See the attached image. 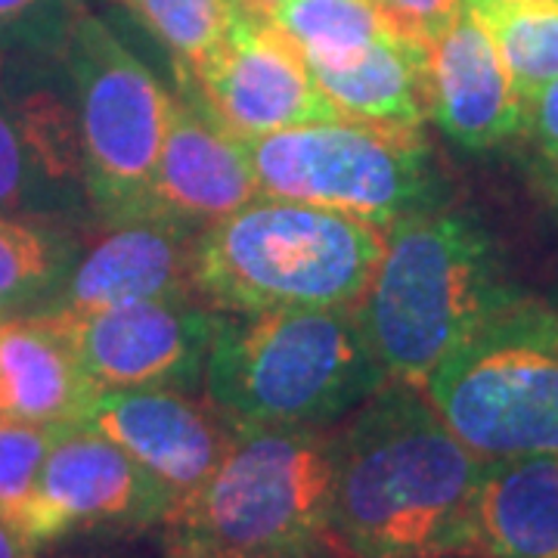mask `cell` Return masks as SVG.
Instances as JSON below:
<instances>
[{"instance_id": "f1b7e54d", "label": "cell", "mask_w": 558, "mask_h": 558, "mask_svg": "<svg viewBox=\"0 0 558 558\" xmlns=\"http://www.w3.org/2000/svg\"><path fill=\"white\" fill-rule=\"evenodd\" d=\"M44 0H0V22H20L32 16Z\"/></svg>"}, {"instance_id": "7402d4cb", "label": "cell", "mask_w": 558, "mask_h": 558, "mask_svg": "<svg viewBox=\"0 0 558 558\" xmlns=\"http://www.w3.org/2000/svg\"><path fill=\"white\" fill-rule=\"evenodd\" d=\"M465 7L490 32L521 100L558 78V0H475Z\"/></svg>"}, {"instance_id": "5b68a950", "label": "cell", "mask_w": 558, "mask_h": 558, "mask_svg": "<svg viewBox=\"0 0 558 558\" xmlns=\"http://www.w3.org/2000/svg\"><path fill=\"white\" fill-rule=\"evenodd\" d=\"M332 425L236 432L215 475L161 521L168 558H264L329 527Z\"/></svg>"}, {"instance_id": "52a82bcc", "label": "cell", "mask_w": 558, "mask_h": 558, "mask_svg": "<svg viewBox=\"0 0 558 558\" xmlns=\"http://www.w3.org/2000/svg\"><path fill=\"white\" fill-rule=\"evenodd\" d=\"M264 196L391 227L440 208L444 180L413 124L332 119L242 140Z\"/></svg>"}, {"instance_id": "3957f363", "label": "cell", "mask_w": 558, "mask_h": 558, "mask_svg": "<svg viewBox=\"0 0 558 558\" xmlns=\"http://www.w3.org/2000/svg\"><path fill=\"white\" fill-rule=\"evenodd\" d=\"M205 395L236 432L336 425L385 373L354 307L220 314L205 354Z\"/></svg>"}, {"instance_id": "4fadbf2b", "label": "cell", "mask_w": 558, "mask_h": 558, "mask_svg": "<svg viewBox=\"0 0 558 558\" xmlns=\"http://www.w3.org/2000/svg\"><path fill=\"white\" fill-rule=\"evenodd\" d=\"M193 227L168 218L109 223L62 279L47 311L81 314L112 304L186 299L193 292Z\"/></svg>"}, {"instance_id": "7c38bea8", "label": "cell", "mask_w": 558, "mask_h": 558, "mask_svg": "<svg viewBox=\"0 0 558 558\" xmlns=\"http://www.w3.org/2000/svg\"><path fill=\"white\" fill-rule=\"evenodd\" d=\"M84 422L137 459L174 502L211 478L236 440V428L211 400L186 398L178 388L100 391Z\"/></svg>"}, {"instance_id": "603a6c76", "label": "cell", "mask_w": 558, "mask_h": 558, "mask_svg": "<svg viewBox=\"0 0 558 558\" xmlns=\"http://www.w3.org/2000/svg\"><path fill=\"white\" fill-rule=\"evenodd\" d=\"M178 65V75L196 69L218 47L240 0H121Z\"/></svg>"}, {"instance_id": "2e32d148", "label": "cell", "mask_w": 558, "mask_h": 558, "mask_svg": "<svg viewBox=\"0 0 558 558\" xmlns=\"http://www.w3.org/2000/svg\"><path fill=\"white\" fill-rule=\"evenodd\" d=\"M432 119L465 149H490L524 131V100L484 22L465 7L432 47Z\"/></svg>"}, {"instance_id": "8fae6325", "label": "cell", "mask_w": 558, "mask_h": 558, "mask_svg": "<svg viewBox=\"0 0 558 558\" xmlns=\"http://www.w3.org/2000/svg\"><path fill=\"white\" fill-rule=\"evenodd\" d=\"M174 497L119 444L87 422L60 425L44 459L22 537L38 546L75 527L161 524Z\"/></svg>"}, {"instance_id": "277c9868", "label": "cell", "mask_w": 558, "mask_h": 558, "mask_svg": "<svg viewBox=\"0 0 558 558\" xmlns=\"http://www.w3.org/2000/svg\"><path fill=\"white\" fill-rule=\"evenodd\" d=\"M385 252V227L264 196L196 236L193 292L218 314L354 307Z\"/></svg>"}, {"instance_id": "d4e9b609", "label": "cell", "mask_w": 558, "mask_h": 558, "mask_svg": "<svg viewBox=\"0 0 558 558\" xmlns=\"http://www.w3.org/2000/svg\"><path fill=\"white\" fill-rule=\"evenodd\" d=\"M391 32L432 47L465 13V0H373Z\"/></svg>"}, {"instance_id": "836d02e7", "label": "cell", "mask_w": 558, "mask_h": 558, "mask_svg": "<svg viewBox=\"0 0 558 558\" xmlns=\"http://www.w3.org/2000/svg\"><path fill=\"white\" fill-rule=\"evenodd\" d=\"M465 3H475V0H465Z\"/></svg>"}, {"instance_id": "ba28073f", "label": "cell", "mask_w": 558, "mask_h": 558, "mask_svg": "<svg viewBox=\"0 0 558 558\" xmlns=\"http://www.w3.org/2000/svg\"><path fill=\"white\" fill-rule=\"evenodd\" d=\"M87 205L106 223L146 218L171 97L97 16L69 25Z\"/></svg>"}, {"instance_id": "9a60e30c", "label": "cell", "mask_w": 558, "mask_h": 558, "mask_svg": "<svg viewBox=\"0 0 558 558\" xmlns=\"http://www.w3.org/2000/svg\"><path fill=\"white\" fill-rule=\"evenodd\" d=\"M258 196V178L242 140L227 134L190 97L171 100L146 218L208 227Z\"/></svg>"}, {"instance_id": "d6986e66", "label": "cell", "mask_w": 558, "mask_h": 558, "mask_svg": "<svg viewBox=\"0 0 558 558\" xmlns=\"http://www.w3.org/2000/svg\"><path fill=\"white\" fill-rule=\"evenodd\" d=\"M314 81L344 119L413 124L432 119L428 47L388 32L339 69H317Z\"/></svg>"}, {"instance_id": "5bb4252c", "label": "cell", "mask_w": 558, "mask_h": 558, "mask_svg": "<svg viewBox=\"0 0 558 558\" xmlns=\"http://www.w3.org/2000/svg\"><path fill=\"white\" fill-rule=\"evenodd\" d=\"M84 202L78 121L65 102L0 90V211L62 223Z\"/></svg>"}, {"instance_id": "83f0119b", "label": "cell", "mask_w": 558, "mask_h": 558, "mask_svg": "<svg viewBox=\"0 0 558 558\" xmlns=\"http://www.w3.org/2000/svg\"><path fill=\"white\" fill-rule=\"evenodd\" d=\"M0 558H35V546L25 539L0 519Z\"/></svg>"}, {"instance_id": "484cf974", "label": "cell", "mask_w": 558, "mask_h": 558, "mask_svg": "<svg viewBox=\"0 0 558 558\" xmlns=\"http://www.w3.org/2000/svg\"><path fill=\"white\" fill-rule=\"evenodd\" d=\"M524 131L537 143L539 156L558 149V78L524 100Z\"/></svg>"}, {"instance_id": "1f68e13d", "label": "cell", "mask_w": 558, "mask_h": 558, "mask_svg": "<svg viewBox=\"0 0 558 558\" xmlns=\"http://www.w3.org/2000/svg\"><path fill=\"white\" fill-rule=\"evenodd\" d=\"M0 319H7V314H3V311H0Z\"/></svg>"}, {"instance_id": "8992f818", "label": "cell", "mask_w": 558, "mask_h": 558, "mask_svg": "<svg viewBox=\"0 0 558 558\" xmlns=\"http://www.w3.org/2000/svg\"><path fill=\"white\" fill-rule=\"evenodd\" d=\"M422 391L475 457H558V311L519 295Z\"/></svg>"}, {"instance_id": "f546056e", "label": "cell", "mask_w": 558, "mask_h": 558, "mask_svg": "<svg viewBox=\"0 0 558 558\" xmlns=\"http://www.w3.org/2000/svg\"><path fill=\"white\" fill-rule=\"evenodd\" d=\"M539 178H543L546 193H549L553 202L558 205V149L556 153H543V156H539Z\"/></svg>"}, {"instance_id": "44dd1931", "label": "cell", "mask_w": 558, "mask_h": 558, "mask_svg": "<svg viewBox=\"0 0 558 558\" xmlns=\"http://www.w3.org/2000/svg\"><path fill=\"white\" fill-rule=\"evenodd\" d=\"M264 16L299 47L311 72L339 69L391 32L373 0H282Z\"/></svg>"}, {"instance_id": "ac0fdd59", "label": "cell", "mask_w": 558, "mask_h": 558, "mask_svg": "<svg viewBox=\"0 0 558 558\" xmlns=\"http://www.w3.org/2000/svg\"><path fill=\"white\" fill-rule=\"evenodd\" d=\"M97 398L100 388L50 314L0 319V416L69 425L84 422Z\"/></svg>"}, {"instance_id": "7a4b0ae2", "label": "cell", "mask_w": 558, "mask_h": 558, "mask_svg": "<svg viewBox=\"0 0 558 558\" xmlns=\"http://www.w3.org/2000/svg\"><path fill=\"white\" fill-rule=\"evenodd\" d=\"M515 299L478 220L432 208L385 227V252L354 317L385 373L422 385Z\"/></svg>"}, {"instance_id": "d6a6232c", "label": "cell", "mask_w": 558, "mask_h": 558, "mask_svg": "<svg viewBox=\"0 0 558 558\" xmlns=\"http://www.w3.org/2000/svg\"><path fill=\"white\" fill-rule=\"evenodd\" d=\"M444 558H462V556H444Z\"/></svg>"}, {"instance_id": "4316f807", "label": "cell", "mask_w": 558, "mask_h": 558, "mask_svg": "<svg viewBox=\"0 0 558 558\" xmlns=\"http://www.w3.org/2000/svg\"><path fill=\"white\" fill-rule=\"evenodd\" d=\"M264 558H360L344 539L332 531V527H323L317 534L304 537L301 543H292L279 553H270Z\"/></svg>"}, {"instance_id": "4dcf8cb0", "label": "cell", "mask_w": 558, "mask_h": 558, "mask_svg": "<svg viewBox=\"0 0 558 558\" xmlns=\"http://www.w3.org/2000/svg\"><path fill=\"white\" fill-rule=\"evenodd\" d=\"M242 7H248V10H255V13H270L277 3H282V0H240Z\"/></svg>"}, {"instance_id": "9c48e42d", "label": "cell", "mask_w": 558, "mask_h": 558, "mask_svg": "<svg viewBox=\"0 0 558 558\" xmlns=\"http://www.w3.org/2000/svg\"><path fill=\"white\" fill-rule=\"evenodd\" d=\"M180 81L186 97L236 140L341 119L299 47L242 3L223 40Z\"/></svg>"}, {"instance_id": "6da1fadb", "label": "cell", "mask_w": 558, "mask_h": 558, "mask_svg": "<svg viewBox=\"0 0 558 558\" xmlns=\"http://www.w3.org/2000/svg\"><path fill=\"white\" fill-rule=\"evenodd\" d=\"M329 527L360 558L457 556L484 459L422 385L388 379L332 425Z\"/></svg>"}, {"instance_id": "30bf717a", "label": "cell", "mask_w": 558, "mask_h": 558, "mask_svg": "<svg viewBox=\"0 0 558 558\" xmlns=\"http://www.w3.org/2000/svg\"><path fill=\"white\" fill-rule=\"evenodd\" d=\"M57 319L84 373L100 391L178 388L202 379L220 314L196 295L112 304L81 314L40 311Z\"/></svg>"}, {"instance_id": "e575fe53", "label": "cell", "mask_w": 558, "mask_h": 558, "mask_svg": "<svg viewBox=\"0 0 558 558\" xmlns=\"http://www.w3.org/2000/svg\"><path fill=\"white\" fill-rule=\"evenodd\" d=\"M556 311H558V307H556Z\"/></svg>"}, {"instance_id": "ffe728a7", "label": "cell", "mask_w": 558, "mask_h": 558, "mask_svg": "<svg viewBox=\"0 0 558 558\" xmlns=\"http://www.w3.org/2000/svg\"><path fill=\"white\" fill-rule=\"evenodd\" d=\"M75 258L78 248L62 223L0 211V311L35 304L47 311Z\"/></svg>"}, {"instance_id": "cb8c5ba5", "label": "cell", "mask_w": 558, "mask_h": 558, "mask_svg": "<svg viewBox=\"0 0 558 558\" xmlns=\"http://www.w3.org/2000/svg\"><path fill=\"white\" fill-rule=\"evenodd\" d=\"M57 428L60 425L0 416V519L20 537L32 515L40 469L50 453Z\"/></svg>"}, {"instance_id": "e0dca14e", "label": "cell", "mask_w": 558, "mask_h": 558, "mask_svg": "<svg viewBox=\"0 0 558 558\" xmlns=\"http://www.w3.org/2000/svg\"><path fill=\"white\" fill-rule=\"evenodd\" d=\"M457 556L558 558V457L484 459Z\"/></svg>"}]
</instances>
